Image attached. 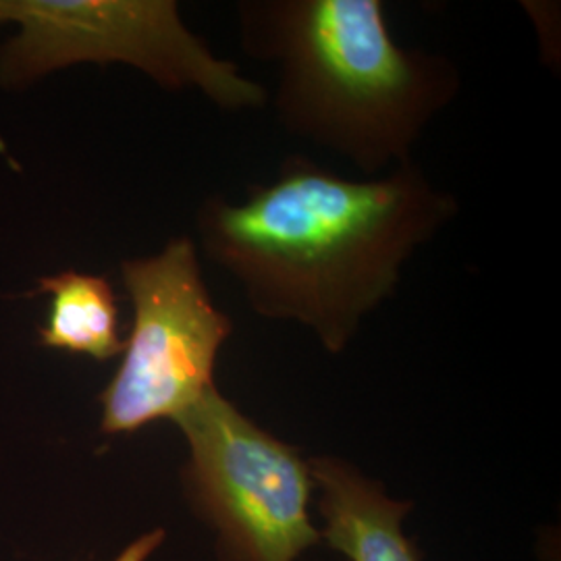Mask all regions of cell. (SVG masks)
Listing matches in <instances>:
<instances>
[{
    "mask_svg": "<svg viewBox=\"0 0 561 561\" xmlns=\"http://www.w3.org/2000/svg\"><path fill=\"white\" fill-rule=\"evenodd\" d=\"M458 213L456 196L414 161L347 180L296 154L245 201L204 202L198 231L206 256L240 285L254 314L306 327L341 354L398 291L410 259Z\"/></svg>",
    "mask_w": 561,
    "mask_h": 561,
    "instance_id": "1",
    "label": "cell"
},
{
    "mask_svg": "<svg viewBox=\"0 0 561 561\" xmlns=\"http://www.w3.org/2000/svg\"><path fill=\"white\" fill-rule=\"evenodd\" d=\"M241 48L277 67L280 127L381 178L456 101L454 60L403 48L381 0H243Z\"/></svg>",
    "mask_w": 561,
    "mask_h": 561,
    "instance_id": "2",
    "label": "cell"
},
{
    "mask_svg": "<svg viewBox=\"0 0 561 561\" xmlns=\"http://www.w3.org/2000/svg\"><path fill=\"white\" fill-rule=\"evenodd\" d=\"M20 25L2 53L9 81L73 62H125L164 88H196L222 111H259L268 90L217 57L181 21L173 0H0V23Z\"/></svg>",
    "mask_w": 561,
    "mask_h": 561,
    "instance_id": "3",
    "label": "cell"
},
{
    "mask_svg": "<svg viewBox=\"0 0 561 561\" xmlns=\"http://www.w3.org/2000/svg\"><path fill=\"white\" fill-rule=\"evenodd\" d=\"M121 271L134 322L119 370L101 396L108 435L178 421L215 387V364L236 329L210 298L190 238L169 241L154 256L125 261Z\"/></svg>",
    "mask_w": 561,
    "mask_h": 561,
    "instance_id": "4",
    "label": "cell"
},
{
    "mask_svg": "<svg viewBox=\"0 0 561 561\" xmlns=\"http://www.w3.org/2000/svg\"><path fill=\"white\" fill-rule=\"evenodd\" d=\"M190 447L185 482L202 516L221 533L225 561H294L321 541L308 516L312 474L217 387L180 419Z\"/></svg>",
    "mask_w": 561,
    "mask_h": 561,
    "instance_id": "5",
    "label": "cell"
},
{
    "mask_svg": "<svg viewBox=\"0 0 561 561\" xmlns=\"http://www.w3.org/2000/svg\"><path fill=\"white\" fill-rule=\"evenodd\" d=\"M312 482L321 489L327 522L322 539L352 561H421L401 533L405 503L393 502L377 482L335 458L308 461Z\"/></svg>",
    "mask_w": 561,
    "mask_h": 561,
    "instance_id": "6",
    "label": "cell"
},
{
    "mask_svg": "<svg viewBox=\"0 0 561 561\" xmlns=\"http://www.w3.org/2000/svg\"><path fill=\"white\" fill-rule=\"evenodd\" d=\"M50 296V314L41 329L42 343L104 362L123 354L119 308L111 283L76 271L41 280Z\"/></svg>",
    "mask_w": 561,
    "mask_h": 561,
    "instance_id": "7",
    "label": "cell"
},
{
    "mask_svg": "<svg viewBox=\"0 0 561 561\" xmlns=\"http://www.w3.org/2000/svg\"><path fill=\"white\" fill-rule=\"evenodd\" d=\"M162 539H164V530H154L150 535H144L138 541L131 542L115 561H146L148 556L161 545Z\"/></svg>",
    "mask_w": 561,
    "mask_h": 561,
    "instance_id": "8",
    "label": "cell"
}]
</instances>
